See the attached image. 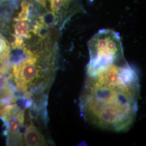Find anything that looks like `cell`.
Listing matches in <instances>:
<instances>
[{"instance_id": "1", "label": "cell", "mask_w": 146, "mask_h": 146, "mask_svg": "<svg viewBox=\"0 0 146 146\" xmlns=\"http://www.w3.org/2000/svg\"><path fill=\"white\" fill-rule=\"evenodd\" d=\"M140 95L137 73L124 54L89 60L79 98L81 115L102 129L128 131L135 120Z\"/></svg>"}, {"instance_id": "2", "label": "cell", "mask_w": 146, "mask_h": 146, "mask_svg": "<svg viewBox=\"0 0 146 146\" xmlns=\"http://www.w3.org/2000/svg\"><path fill=\"white\" fill-rule=\"evenodd\" d=\"M89 58L106 57L123 53L118 33L109 29L100 30L88 43Z\"/></svg>"}, {"instance_id": "3", "label": "cell", "mask_w": 146, "mask_h": 146, "mask_svg": "<svg viewBox=\"0 0 146 146\" xmlns=\"http://www.w3.org/2000/svg\"><path fill=\"white\" fill-rule=\"evenodd\" d=\"M25 110H21L4 122L5 135H8L9 145H20L22 143V136L26 127L23 125Z\"/></svg>"}, {"instance_id": "4", "label": "cell", "mask_w": 146, "mask_h": 146, "mask_svg": "<svg viewBox=\"0 0 146 146\" xmlns=\"http://www.w3.org/2000/svg\"><path fill=\"white\" fill-rule=\"evenodd\" d=\"M24 138L27 146H46L47 142L41 133L31 123L26 128Z\"/></svg>"}, {"instance_id": "5", "label": "cell", "mask_w": 146, "mask_h": 146, "mask_svg": "<svg viewBox=\"0 0 146 146\" xmlns=\"http://www.w3.org/2000/svg\"><path fill=\"white\" fill-rule=\"evenodd\" d=\"M14 30L15 33L14 37L20 38L23 40L31 38V35L30 33L31 29L27 20L16 21L14 25Z\"/></svg>"}, {"instance_id": "6", "label": "cell", "mask_w": 146, "mask_h": 146, "mask_svg": "<svg viewBox=\"0 0 146 146\" xmlns=\"http://www.w3.org/2000/svg\"><path fill=\"white\" fill-rule=\"evenodd\" d=\"M20 110L16 104L5 105L3 108L0 109V119L5 122Z\"/></svg>"}, {"instance_id": "7", "label": "cell", "mask_w": 146, "mask_h": 146, "mask_svg": "<svg viewBox=\"0 0 146 146\" xmlns=\"http://www.w3.org/2000/svg\"><path fill=\"white\" fill-rule=\"evenodd\" d=\"M10 51L8 43L0 34V63H3L7 61Z\"/></svg>"}, {"instance_id": "8", "label": "cell", "mask_w": 146, "mask_h": 146, "mask_svg": "<svg viewBox=\"0 0 146 146\" xmlns=\"http://www.w3.org/2000/svg\"><path fill=\"white\" fill-rule=\"evenodd\" d=\"M40 21L48 27H53L58 22V16L53 12H48L40 18Z\"/></svg>"}, {"instance_id": "9", "label": "cell", "mask_w": 146, "mask_h": 146, "mask_svg": "<svg viewBox=\"0 0 146 146\" xmlns=\"http://www.w3.org/2000/svg\"><path fill=\"white\" fill-rule=\"evenodd\" d=\"M12 75L9 73L8 68L5 64L0 66V90L7 84Z\"/></svg>"}, {"instance_id": "10", "label": "cell", "mask_w": 146, "mask_h": 146, "mask_svg": "<svg viewBox=\"0 0 146 146\" xmlns=\"http://www.w3.org/2000/svg\"><path fill=\"white\" fill-rule=\"evenodd\" d=\"M70 0H50L51 10L54 13L58 14L63 7L67 5Z\"/></svg>"}]
</instances>
